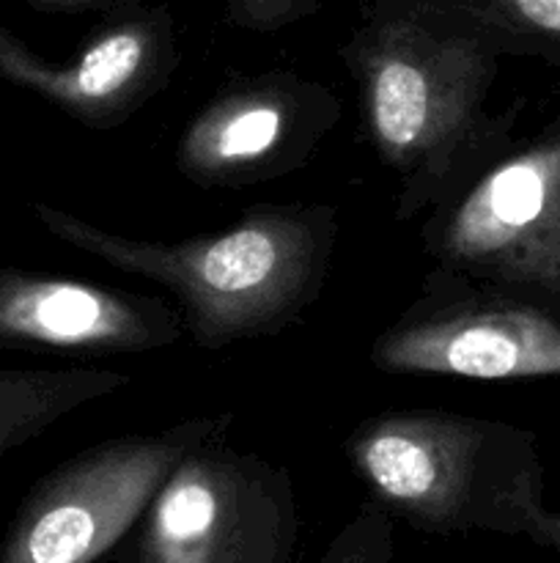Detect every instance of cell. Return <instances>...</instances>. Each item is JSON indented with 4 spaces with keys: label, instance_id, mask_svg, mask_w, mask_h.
Segmentation results:
<instances>
[{
    "label": "cell",
    "instance_id": "4",
    "mask_svg": "<svg viewBox=\"0 0 560 563\" xmlns=\"http://www.w3.org/2000/svg\"><path fill=\"white\" fill-rule=\"evenodd\" d=\"M231 412L184 418L157 432L121 434L60 462L16 509L0 563H99L132 531L181 460L225 438Z\"/></svg>",
    "mask_w": 560,
    "mask_h": 563
},
{
    "label": "cell",
    "instance_id": "1",
    "mask_svg": "<svg viewBox=\"0 0 560 563\" xmlns=\"http://www.w3.org/2000/svg\"><path fill=\"white\" fill-rule=\"evenodd\" d=\"M340 58L362 132L399 181V223L448 201L508 148L516 108L489 110L503 55L437 0H368Z\"/></svg>",
    "mask_w": 560,
    "mask_h": 563
},
{
    "label": "cell",
    "instance_id": "5",
    "mask_svg": "<svg viewBox=\"0 0 560 563\" xmlns=\"http://www.w3.org/2000/svg\"><path fill=\"white\" fill-rule=\"evenodd\" d=\"M421 242L437 269L560 306V113L434 207Z\"/></svg>",
    "mask_w": 560,
    "mask_h": 563
},
{
    "label": "cell",
    "instance_id": "3",
    "mask_svg": "<svg viewBox=\"0 0 560 563\" xmlns=\"http://www.w3.org/2000/svg\"><path fill=\"white\" fill-rule=\"evenodd\" d=\"M346 456L393 520L432 537H527L544 506L536 432L453 410L366 418Z\"/></svg>",
    "mask_w": 560,
    "mask_h": 563
},
{
    "label": "cell",
    "instance_id": "2",
    "mask_svg": "<svg viewBox=\"0 0 560 563\" xmlns=\"http://www.w3.org/2000/svg\"><path fill=\"white\" fill-rule=\"evenodd\" d=\"M33 214L64 245L168 289L201 350L294 328L322 297L338 242L335 209L322 203H256L231 229L184 240L115 234L49 203Z\"/></svg>",
    "mask_w": 560,
    "mask_h": 563
},
{
    "label": "cell",
    "instance_id": "17",
    "mask_svg": "<svg viewBox=\"0 0 560 563\" xmlns=\"http://www.w3.org/2000/svg\"><path fill=\"white\" fill-rule=\"evenodd\" d=\"M99 563H104V561H99Z\"/></svg>",
    "mask_w": 560,
    "mask_h": 563
},
{
    "label": "cell",
    "instance_id": "11",
    "mask_svg": "<svg viewBox=\"0 0 560 563\" xmlns=\"http://www.w3.org/2000/svg\"><path fill=\"white\" fill-rule=\"evenodd\" d=\"M130 385L132 377L113 368H0V460Z\"/></svg>",
    "mask_w": 560,
    "mask_h": 563
},
{
    "label": "cell",
    "instance_id": "7",
    "mask_svg": "<svg viewBox=\"0 0 560 563\" xmlns=\"http://www.w3.org/2000/svg\"><path fill=\"white\" fill-rule=\"evenodd\" d=\"M368 357L410 377H560V306L434 267Z\"/></svg>",
    "mask_w": 560,
    "mask_h": 563
},
{
    "label": "cell",
    "instance_id": "15",
    "mask_svg": "<svg viewBox=\"0 0 560 563\" xmlns=\"http://www.w3.org/2000/svg\"><path fill=\"white\" fill-rule=\"evenodd\" d=\"M527 539L541 544V548L555 550V553L560 555V509L558 511L544 509L541 515L533 520L530 531H527Z\"/></svg>",
    "mask_w": 560,
    "mask_h": 563
},
{
    "label": "cell",
    "instance_id": "6",
    "mask_svg": "<svg viewBox=\"0 0 560 563\" xmlns=\"http://www.w3.org/2000/svg\"><path fill=\"white\" fill-rule=\"evenodd\" d=\"M132 533L121 563H294V484L285 467L231 449L228 434L214 438L176 465Z\"/></svg>",
    "mask_w": 560,
    "mask_h": 563
},
{
    "label": "cell",
    "instance_id": "12",
    "mask_svg": "<svg viewBox=\"0 0 560 563\" xmlns=\"http://www.w3.org/2000/svg\"><path fill=\"white\" fill-rule=\"evenodd\" d=\"M470 22L500 55L538 58L560 71V0H437Z\"/></svg>",
    "mask_w": 560,
    "mask_h": 563
},
{
    "label": "cell",
    "instance_id": "13",
    "mask_svg": "<svg viewBox=\"0 0 560 563\" xmlns=\"http://www.w3.org/2000/svg\"><path fill=\"white\" fill-rule=\"evenodd\" d=\"M313 563H395V520L368 498Z\"/></svg>",
    "mask_w": 560,
    "mask_h": 563
},
{
    "label": "cell",
    "instance_id": "16",
    "mask_svg": "<svg viewBox=\"0 0 560 563\" xmlns=\"http://www.w3.org/2000/svg\"><path fill=\"white\" fill-rule=\"evenodd\" d=\"M27 3L42 11H82L97 9V5L108 3V0H27Z\"/></svg>",
    "mask_w": 560,
    "mask_h": 563
},
{
    "label": "cell",
    "instance_id": "8",
    "mask_svg": "<svg viewBox=\"0 0 560 563\" xmlns=\"http://www.w3.org/2000/svg\"><path fill=\"white\" fill-rule=\"evenodd\" d=\"M340 121V99L296 71L225 82L176 143V168L206 190L264 185L302 168Z\"/></svg>",
    "mask_w": 560,
    "mask_h": 563
},
{
    "label": "cell",
    "instance_id": "14",
    "mask_svg": "<svg viewBox=\"0 0 560 563\" xmlns=\"http://www.w3.org/2000/svg\"><path fill=\"white\" fill-rule=\"evenodd\" d=\"M329 0H225V20L242 31L275 33L307 20Z\"/></svg>",
    "mask_w": 560,
    "mask_h": 563
},
{
    "label": "cell",
    "instance_id": "10",
    "mask_svg": "<svg viewBox=\"0 0 560 563\" xmlns=\"http://www.w3.org/2000/svg\"><path fill=\"white\" fill-rule=\"evenodd\" d=\"M184 333L163 297L110 289L86 278L0 269V350L55 355H143Z\"/></svg>",
    "mask_w": 560,
    "mask_h": 563
},
{
    "label": "cell",
    "instance_id": "9",
    "mask_svg": "<svg viewBox=\"0 0 560 563\" xmlns=\"http://www.w3.org/2000/svg\"><path fill=\"white\" fill-rule=\"evenodd\" d=\"M179 64L176 22L165 5L126 0L75 55L53 60L0 25V80L31 91L88 130H113L146 108Z\"/></svg>",
    "mask_w": 560,
    "mask_h": 563
}]
</instances>
